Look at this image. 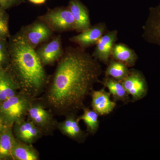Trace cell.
Listing matches in <instances>:
<instances>
[{"label":"cell","mask_w":160,"mask_h":160,"mask_svg":"<svg viewBox=\"0 0 160 160\" xmlns=\"http://www.w3.org/2000/svg\"><path fill=\"white\" fill-rule=\"evenodd\" d=\"M8 44L10 69L8 70L19 87V91L37 98L42 94L49 78L35 49L19 32Z\"/></svg>","instance_id":"7a4b0ae2"},{"label":"cell","mask_w":160,"mask_h":160,"mask_svg":"<svg viewBox=\"0 0 160 160\" xmlns=\"http://www.w3.org/2000/svg\"><path fill=\"white\" fill-rule=\"evenodd\" d=\"M106 29V25L104 23H98L70 38L69 41L84 49L96 44L104 35Z\"/></svg>","instance_id":"7c38bea8"},{"label":"cell","mask_w":160,"mask_h":160,"mask_svg":"<svg viewBox=\"0 0 160 160\" xmlns=\"http://www.w3.org/2000/svg\"><path fill=\"white\" fill-rule=\"evenodd\" d=\"M9 126L6 122H5V120L0 115V133L2 132L6 128L8 127Z\"/></svg>","instance_id":"484cf974"},{"label":"cell","mask_w":160,"mask_h":160,"mask_svg":"<svg viewBox=\"0 0 160 160\" xmlns=\"http://www.w3.org/2000/svg\"><path fill=\"white\" fill-rule=\"evenodd\" d=\"M20 0H0V9L5 10L17 5Z\"/></svg>","instance_id":"d4e9b609"},{"label":"cell","mask_w":160,"mask_h":160,"mask_svg":"<svg viewBox=\"0 0 160 160\" xmlns=\"http://www.w3.org/2000/svg\"><path fill=\"white\" fill-rule=\"evenodd\" d=\"M118 34L117 30H112L108 32L100 38L96 43V47L92 54L96 59L105 64L108 63L112 48L117 40Z\"/></svg>","instance_id":"4fadbf2b"},{"label":"cell","mask_w":160,"mask_h":160,"mask_svg":"<svg viewBox=\"0 0 160 160\" xmlns=\"http://www.w3.org/2000/svg\"><path fill=\"white\" fill-rule=\"evenodd\" d=\"M12 131L17 139L29 144H33L43 136L38 128L27 118L15 123Z\"/></svg>","instance_id":"30bf717a"},{"label":"cell","mask_w":160,"mask_h":160,"mask_svg":"<svg viewBox=\"0 0 160 160\" xmlns=\"http://www.w3.org/2000/svg\"><path fill=\"white\" fill-rule=\"evenodd\" d=\"M91 95L92 109L99 116L109 114L116 106V102L111 101V95L105 90V88L97 91L92 90Z\"/></svg>","instance_id":"5bb4252c"},{"label":"cell","mask_w":160,"mask_h":160,"mask_svg":"<svg viewBox=\"0 0 160 160\" xmlns=\"http://www.w3.org/2000/svg\"><path fill=\"white\" fill-rule=\"evenodd\" d=\"M66 118L58 122L57 129L67 137L78 143L86 141L87 133L83 131L79 125L80 120L76 113H71L65 116Z\"/></svg>","instance_id":"8fae6325"},{"label":"cell","mask_w":160,"mask_h":160,"mask_svg":"<svg viewBox=\"0 0 160 160\" xmlns=\"http://www.w3.org/2000/svg\"><path fill=\"white\" fill-rule=\"evenodd\" d=\"M121 82L132 98V102L142 99L147 94L148 87L146 78L138 70H129V74Z\"/></svg>","instance_id":"8992f818"},{"label":"cell","mask_w":160,"mask_h":160,"mask_svg":"<svg viewBox=\"0 0 160 160\" xmlns=\"http://www.w3.org/2000/svg\"><path fill=\"white\" fill-rule=\"evenodd\" d=\"M82 114L78 116L79 120L85 123L88 133L94 134L97 132L99 126V115L93 109L85 107L82 109Z\"/></svg>","instance_id":"44dd1931"},{"label":"cell","mask_w":160,"mask_h":160,"mask_svg":"<svg viewBox=\"0 0 160 160\" xmlns=\"http://www.w3.org/2000/svg\"><path fill=\"white\" fill-rule=\"evenodd\" d=\"M103 85L107 88L110 95L116 101H121L125 103L129 102V95L120 81L108 77H106Z\"/></svg>","instance_id":"ffe728a7"},{"label":"cell","mask_w":160,"mask_h":160,"mask_svg":"<svg viewBox=\"0 0 160 160\" xmlns=\"http://www.w3.org/2000/svg\"><path fill=\"white\" fill-rule=\"evenodd\" d=\"M12 127L8 126L0 133V160L12 159V152L16 140Z\"/></svg>","instance_id":"ac0fdd59"},{"label":"cell","mask_w":160,"mask_h":160,"mask_svg":"<svg viewBox=\"0 0 160 160\" xmlns=\"http://www.w3.org/2000/svg\"><path fill=\"white\" fill-rule=\"evenodd\" d=\"M53 31L41 20L26 26L20 32L26 42L32 48H35L41 43L49 40Z\"/></svg>","instance_id":"52a82bcc"},{"label":"cell","mask_w":160,"mask_h":160,"mask_svg":"<svg viewBox=\"0 0 160 160\" xmlns=\"http://www.w3.org/2000/svg\"><path fill=\"white\" fill-rule=\"evenodd\" d=\"M27 118L38 128L43 136L52 135L57 129L58 122L54 114L38 98L34 99L30 104Z\"/></svg>","instance_id":"277c9868"},{"label":"cell","mask_w":160,"mask_h":160,"mask_svg":"<svg viewBox=\"0 0 160 160\" xmlns=\"http://www.w3.org/2000/svg\"><path fill=\"white\" fill-rule=\"evenodd\" d=\"M102 72L98 60L84 49L68 48L39 99L54 115L77 113L85 107V100L99 82Z\"/></svg>","instance_id":"6da1fadb"},{"label":"cell","mask_w":160,"mask_h":160,"mask_svg":"<svg viewBox=\"0 0 160 160\" xmlns=\"http://www.w3.org/2000/svg\"><path fill=\"white\" fill-rule=\"evenodd\" d=\"M36 51L43 66L54 64L61 58L64 52L61 36L55 37L48 42L40 46Z\"/></svg>","instance_id":"9c48e42d"},{"label":"cell","mask_w":160,"mask_h":160,"mask_svg":"<svg viewBox=\"0 0 160 160\" xmlns=\"http://www.w3.org/2000/svg\"><path fill=\"white\" fill-rule=\"evenodd\" d=\"M143 29L144 39L160 46V3L149 8V16Z\"/></svg>","instance_id":"ba28073f"},{"label":"cell","mask_w":160,"mask_h":160,"mask_svg":"<svg viewBox=\"0 0 160 160\" xmlns=\"http://www.w3.org/2000/svg\"><path fill=\"white\" fill-rule=\"evenodd\" d=\"M12 160H39L40 153L32 144H27L16 139L12 152Z\"/></svg>","instance_id":"e0dca14e"},{"label":"cell","mask_w":160,"mask_h":160,"mask_svg":"<svg viewBox=\"0 0 160 160\" xmlns=\"http://www.w3.org/2000/svg\"><path fill=\"white\" fill-rule=\"evenodd\" d=\"M39 19L46 23L53 32L75 30L74 18L68 8L50 9Z\"/></svg>","instance_id":"5b68a950"},{"label":"cell","mask_w":160,"mask_h":160,"mask_svg":"<svg viewBox=\"0 0 160 160\" xmlns=\"http://www.w3.org/2000/svg\"><path fill=\"white\" fill-rule=\"evenodd\" d=\"M29 1L33 4L40 5V4H42L45 3L46 0H29Z\"/></svg>","instance_id":"4316f807"},{"label":"cell","mask_w":160,"mask_h":160,"mask_svg":"<svg viewBox=\"0 0 160 160\" xmlns=\"http://www.w3.org/2000/svg\"><path fill=\"white\" fill-rule=\"evenodd\" d=\"M35 98L19 91L0 104V115L9 126L27 117L30 104Z\"/></svg>","instance_id":"3957f363"},{"label":"cell","mask_w":160,"mask_h":160,"mask_svg":"<svg viewBox=\"0 0 160 160\" xmlns=\"http://www.w3.org/2000/svg\"><path fill=\"white\" fill-rule=\"evenodd\" d=\"M18 90V85L9 71L0 67V104L16 94Z\"/></svg>","instance_id":"2e32d148"},{"label":"cell","mask_w":160,"mask_h":160,"mask_svg":"<svg viewBox=\"0 0 160 160\" xmlns=\"http://www.w3.org/2000/svg\"><path fill=\"white\" fill-rule=\"evenodd\" d=\"M68 8L74 18L75 30L81 32L91 27L89 12L79 0H70Z\"/></svg>","instance_id":"9a60e30c"},{"label":"cell","mask_w":160,"mask_h":160,"mask_svg":"<svg viewBox=\"0 0 160 160\" xmlns=\"http://www.w3.org/2000/svg\"><path fill=\"white\" fill-rule=\"evenodd\" d=\"M111 55L119 62L125 64L128 67L134 66L138 59L136 53L124 44H114Z\"/></svg>","instance_id":"d6986e66"},{"label":"cell","mask_w":160,"mask_h":160,"mask_svg":"<svg viewBox=\"0 0 160 160\" xmlns=\"http://www.w3.org/2000/svg\"><path fill=\"white\" fill-rule=\"evenodd\" d=\"M5 39H0V67L9 62V53L8 44Z\"/></svg>","instance_id":"cb8c5ba5"},{"label":"cell","mask_w":160,"mask_h":160,"mask_svg":"<svg viewBox=\"0 0 160 160\" xmlns=\"http://www.w3.org/2000/svg\"><path fill=\"white\" fill-rule=\"evenodd\" d=\"M129 72L128 66L116 60L109 63L106 69V75L121 82L128 75Z\"/></svg>","instance_id":"7402d4cb"},{"label":"cell","mask_w":160,"mask_h":160,"mask_svg":"<svg viewBox=\"0 0 160 160\" xmlns=\"http://www.w3.org/2000/svg\"><path fill=\"white\" fill-rule=\"evenodd\" d=\"M9 18L5 10L0 9V39L9 38Z\"/></svg>","instance_id":"603a6c76"}]
</instances>
